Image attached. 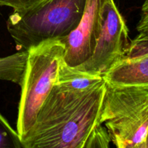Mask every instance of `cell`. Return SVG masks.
<instances>
[{"label":"cell","mask_w":148,"mask_h":148,"mask_svg":"<svg viewBox=\"0 0 148 148\" xmlns=\"http://www.w3.org/2000/svg\"><path fill=\"white\" fill-rule=\"evenodd\" d=\"M87 0H43L23 12L13 11L7 21L18 51L52 39H62L78 25Z\"/></svg>","instance_id":"obj_2"},{"label":"cell","mask_w":148,"mask_h":148,"mask_svg":"<svg viewBox=\"0 0 148 148\" xmlns=\"http://www.w3.org/2000/svg\"><path fill=\"white\" fill-rule=\"evenodd\" d=\"M129 30L114 0H104L101 27L90 57L76 66L90 75L102 76L116 63L129 46Z\"/></svg>","instance_id":"obj_5"},{"label":"cell","mask_w":148,"mask_h":148,"mask_svg":"<svg viewBox=\"0 0 148 148\" xmlns=\"http://www.w3.org/2000/svg\"><path fill=\"white\" fill-rule=\"evenodd\" d=\"M102 77L110 85L148 89V53L123 55Z\"/></svg>","instance_id":"obj_7"},{"label":"cell","mask_w":148,"mask_h":148,"mask_svg":"<svg viewBox=\"0 0 148 148\" xmlns=\"http://www.w3.org/2000/svg\"><path fill=\"white\" fill-rule=\"evenodd\" d=\"M27 51H18L10 56L0 57V79L21 85L25 70Z\"/></svg>","instance_id":"obj_9"},{"label":"cell","mask_w":148,"mask_h":148,"mask_svg":"<svg viewBox=\"0 0 148 148\" xmlns=\"http://www.w3.org/2000/svg\"><path fill=\"white\" fill-rule=\"evenodd\" d=\"M141 148H148V130L147 134H146L144 142H143V145H142L141 146Z\"/></svg>","instance_id":"obj_14"},{"label":"cell","mask_w":148,"mask_h":148,"mask_svg":"<svg viewBox=\"0 0 148 148\" xmlns=\"http://www.w3.org/2000/svg\"><path fill=\"white\" fill-rule=\"evenodd\" d=\"M43 0H0V7H12L13 11L23 12L30 10Z\"/></svg>","instance_id":"obj_12"},{"label":"cell","mask_w":148,"mask_h":148,"mask_svg":"<svg viewBox=\"0 0 148 148\" xmlns=\"http://www.w3.org/2000/svg\"><path fill=\"white\" fill-rule=\"evenodd\" d=\"M106 89L104 79L83 90L55 85L22 140L23 148H90L104 127L101 117Z\"/></svg>","instance_id":"obj_1"},{"label":"cell","mask_w":148,"mask_h":148,"mask_svg":"<svg viewBox=\"0 0 148 148\" xmlns=\"http://www.w3.org/2000/svg\"><path fill=\"white\" fill-rule=\"evenodd\" d=\"M139 33H148V0H145L142 7L141 17L137 24Z\"/></svg>","instance_id":"obj_13"},{"label":"cell","mask_w":148,"mask_h":148,"mask_svg":"<svg viewBox=\"0 0 148 148\" xmlns=\"http://www.w3.org/2000/svg\"><path fill=\"white\" fill-rule=\"evenodd\" d=\"M64 50L61 39H52L27 51L17 121V132L21 140L33 126L38 111L54 87Z\"/></svg>","instance_id":"obj_3"},{"label":"cell","mask_w":148,"mask_h":148,"mask_svg":"<svg viewBox=\"0 0 148 148\" xmlns=\"http://www.w3.org/2000/svg\"><path fill=\"white\" fill-rule=\"evenodd\" d=\"M104 0H87L83 14L76 28L62 38L65 46L64 61L73 67L88 60L93 52L101 27Z\"/></svg>","instance_id":"obj_6"},{"label":"cell","mask_w":148,"mask_h":148,"mask_svg":"<svg viewBox=\"0 0 148 148\" xmlns=\"http://www.w3.org/2000/svg\"><path fill=\"white\" fill-rule=\"evenodd\" d=\"M148 53V33H140L130 42L124 55H137Z\"/></svg>","instance_id":"obj_11"},{"label":"cell","mask_w":148,"mask_h":148,"mask_svg":"<svg viewBox=\"0 0 148 148\" xmlns=\"http://www.w3.org/2000/svg\"><path fill=\"white\" fill-rule=\"evenodd\" d=\"M0 148H23L17 130L11 127L0 113Z\"/></svg>","instance_id":"obj_10"},{"label":"cell","mask_w":148,"mask_h":148,"mask_svg":"<svg viewBox=\"0 0 148 148\" xmlns=\"http://www.w3.org/2000/svg\"><path fill=\"white\" fill-rule=\"evenodd\" d=\"M103 80L102 76L93 75L66 64L63 60L58 69L55 85L74 90L88 89Z\"/></svg>","instance_id":"obj_8"},{"label":"cell","mask_w":148,"mask_h":148,"mask_svg":"<svg viewBox=\"0 0 148 148\" xmlns=\"http://www.w3.org/2000/svg\"><path fill=\"white\" fill-rule=\"evenodd\" d=\"M101 122L119 148H141L148 130V89L106 83Z\"/></svg>","instance_id":"obj_4"}]
</instances>
